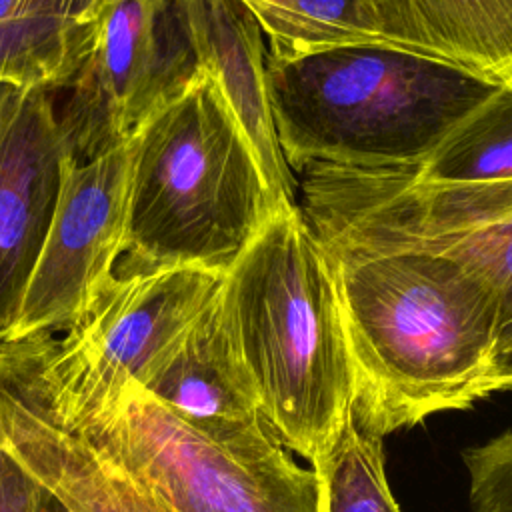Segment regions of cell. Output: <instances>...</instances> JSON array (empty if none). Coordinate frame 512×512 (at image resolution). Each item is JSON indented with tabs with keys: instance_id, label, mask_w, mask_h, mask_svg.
Returning a JSON list of instances; mask_svg holds the SVG:
<instances>
[{
	"instance_id": "1",
	"label": "cell",
	"mask_w": 512,
	"mask_h": 512,
	"mask_svg": "<svg viewBox=\"0 0 512 512\" xmlns=\"http://www.w3.org/2000/svg\"><path fill=\"white\" fill-rule=\"evenodd\" d=\"M352 368V418L384 438L494 390L500 310L460 262L422 250L324 246Z\"/></svg>"
},
{
	"instance_id": "2",
	"label": "cell",
	"mask_w": 512,
	"mask_h": 512,
	"mask_svg": "<svg viewBox=\"0 0 512 512\" xmlns=\"http://www.w3.org/2000/svg\"><path fill=\"white\" fill-rule=\"evenodd\" d=\"M0 378L144 480L174 512H316L318 484L264 422L232 442L190 426L60 332L0 342Z\"/></svg>"
},
{
	"instance_id": "3",
	"label": "cell",
	"mask_w": 512,
	"mask_h": 512,
	"mask_svg": "<svg viewBox=\"0 0 512 512\" xmlns=\"http://www.w3.org/2000/svg\"><path fill=\"white\" fill-rule=\"evenodd\" d=\"M220 304L266 424L312 464L352 412V368L332 260L300 206L264 222Z\"/></svg>"
},
{
	"instance_id": "4",
	"label": "cell",
	"mask_w": 512,
	"mask_h": 512,
	"mask_svg": "<svg viewBox=\"0 0 512 512\" xmlns=\"http://www.w3.org/2000/svg\"><path fill=\"white\" fill-rule=\"evenodd\" d=\"M278 142L290 170L416 168L498 86L444 60L380 44L266 54Z\"/></svg>"
},
{
	"instance_id": "5",
	"label": "cell",
	"mask_w": 512,
	"mask_h": 512,
	"mask_svg": "<svg viewBox=\"0 0 512 512\" xmlns=\"http://www.w3.org/2000/svg\"><path fill=\"white\" fill-rule=\"evenodd\" d=\"M132 138L120 270L194 266L224 274L282 208L252 144L204 70Z\"/></svg>"
},
{
	"instance_id": "6",
	"label": "cell",
	"mask_w": 512,
	"mask_h": 512,
	"mask_svg": "<svg viewBox=\"0 0 512 512\" xmlns=\"http://www.w3.org/2000/svg\"><path fill=\"white\" fill-rule=\"evenodd\" d=\"M300 174L298 204L324 246L422 250L460 262L498 300V362L512 350V180L436 184L410 170L320 164Z\"/></svg>"
},
{
	"instance_id": "7",
	"label": "cell",
	"mask_w": 512,
	"mask_h": 512,
	"mask_svg": "<svg viewBox=\"0 0 512 512\" xmlns=\"http://www.w3.org/2000/svg\"><path fill=\"white\" fill-rule=\"evenodd\" d=\"M174 0H104L58 124L78 162L128 142L198 72Z\"/></svg>"
},
{
	"instance_id": "8",
	"label": "cell",
	"mask_w": 512,
	"mask_h": 512,
	"mask_svg": "<svg viewBox=\"0 0 512 512\" xmlns=\"http://www.w3.org/2000/svg\"><path fill=\"white\" fill-rule=\"evenodd\" d=\"M132 164L134 138L84 162L66 154L48 234L2 340L70 328L110 280L126 246Z\"/></svg>"
},
{
	"instance_id": "9",
	"label": "cell",
	"mask_w": 512,
	"mask_h": 512,
	"mask_svg": "<svg viewBox=\"0 0 512 512\" xmlns=\"http://www.w3.org/2000/svg\"><path fill=\"white\" fill-rule=\"evenodd\" d=\"M68 152L52 92L18 88L0 140V340L48 234Z\"/></svg>"
},
{
	"instance_id": "10",
	"label": "cell",
	"mask_w": 512,
	"mask_h": 512,
	"mask_svg": "<svg viewBox=\"0 0 512 512\" xmlns=\"http://www.w3.org/2000/svg\"><path fill=\"white\" fill-rule=\"evenodd\" d=\"M222 276L194 266L120 270L60 334L86 360L132 378L214 298Z\"/></svg>"
},
{
	"instance_id": "11",
	"label": "cell",
	"mask_w": 512,
	"mask_h": 512,
	"mask_svg": "<svg viewBox=\"0 0 512 512\" xmlns=\"http://www.w3.org/2000/svg\"><path fill=\"white\" fill-rule=\"evenodd\" d=\"M0 450L66 512H174L144 480L2 378Z\"/></svg>"
},
{
	"instance_id": "12",
	"label": "cell",
	"mask_w": 512,
	"mask_h": 512,
	"mask_svg": "<svg viewBox=\"0 0 512 512\" xmlns=\"http://www.w3.org/2000/svg\"><path fill=\"white\" fill-rule=\"evenodd\" d=\"M136 380L174 414L218 442L238 440L266 422L226 322L220 288Z\"/></svg>"
},
{
	"instance_id": "13",
	"label": "cell",
	"mask_w": 512,
	"mask_h": 512,
	"mask_svg": "<svg viewBox=\"0 0 512 512\" xmlns=\"http://www.w3.org/2000/svg\"><path fill=\"white\" fill-rule=\"evenodd\" d=\"M198 68L220 88L252 144L282 208L298 206V182L284 160L266 80V36L240 0H174Z\"/></svg>"
},
{
	"instance_id": "14",
	"label": "cell",
	"mask_w": 512,
	"mask_h": 512,
	"mask_svg": "<svg viewBox=\"0 0 512 512\" xmlns=\"http://www.w3.org/2000/svg\"><path fill=\"white\" fill-rule=\"evenodd\" d=\"M382 36L490 82L512 80V0H370Z\"/></svg>"
},
{
	"instance_id": "15",
	"label": "cell",
	"mask_w": 512,
	"mask_h": 512,
	"mask_svg": "<svg viewBox=\"0 0 512 512\" xmlns=\"http://www.w3.org/2000/svg\"><path fill=\"white\" fill-rule=\"evenodd\" d=\"M240 2L260 22L268 56L290 58L348 44L392 46L380 32L370 0Z\"/></svg>"
},
{
	"instance_id": "16",
	"label": "cell",
	"mask_w": 512,
	"mask_h": 512,
	"mask_svg": "<svg viewBox=\"0 0 512 512\" xmlns=\"http://www.w3.org/2000/svg\"><path fill=\"white\" fill-rule=\"evenodd\" d=\"M410 172L436 184L512 180V80L498 84Z\"/></svg>"
},
{
	"instance_id": "17",
	"label": "cell",
	"mask_w": 512,
	"mask_h": 512,
	"mask_svg": "<svg viewBox=\"0 0 512 512\" xmlns=\"http://www.w3.org/2000/svg\"><path fill=\"white\" fill-rule=\"evenodd\" d=\"M92 20L42 18L0 26V84L66 88L90 50Z\"/></svg>"
},
{
	"instance_id": "18",
	"label": "cell",
	"mask_w": 512,
	"mask_h": 512,
	"mask_svg": "<svg viewBox=\"0 0 512 512\" xmlns=\"http://www.w3.org/2000/svg\"><path fill=\"white\" fill-rule=\"evenodd\" d=\"M316 512H402L384 472L382 438L344 422L336 440L314 458Z\"/></svg>"
},
{
	"instance_id": "19",
	"label": "cell",
	"mask_w": 512,
	"mask_h": 512,
	"mask_svg": "<svg viewBox=\"0 0 512 512\" xmlns=\"http://www.w3.org/2000/svg\"><path fill=\"white\" fill-rule=\"evenodd\" d=\"M472 512H512V430L462 452Z\"/></svg>"
},
{
	"instance_id": "20",
	"label": "cell",
	"mask_w": 512,
	"mask_h": 512,
	"mask_svg": "<svg viewBox=\"0 0 512 512\" xmlns=\"http://www.w3.org/2000/svg\"><path fill=\"white\" fill-rule=\"evenodd\" d=\"M104 0H0V26L62 18V20H92Z\"/></svg>"
},
{
	"instance_id": "21",
	"label": "cell",
	"mask_w": 512,
	"mask_h": 512,
	"mask_svg": "<svg viewBox=\"0 0 512 512\" xmlns=\"http://www.w3.org/2000/svg\"><path fill=\"white\" fill-rule=\"evenodd\" d=\"M42 488L0 450V512H36Z\"/></svg>"
},
{
	"instance_id": "22",
	"label": "cell",
	"mask_w": 512,
	"mask_h": 512,
	"mask_svg": "<svg viewBox=\"0 0 512 512\" xmlns=\"http://www.w3.org/2000/svg\"><path fill=\"white\" fill-rule=\"evenodd\" d=\"M16 94H18V88L0 84V140H2V134L8 126V120H10L14 102H16Z\"/></svg>"
},
{
	"instance_id": "23",
	"label": "cell",
	"mask_w": 512,
	"mask_h": 512,
	"mask_svg": "<svg viewBox=\"0 0 512 512\" xmlns=\"http://www.w3.org/2000/svg\"><path fill=\"white\" fill-rule=\"evenodd\" d=\"M494 390H512V350H508L496 366Z\"/></svg>"
},
{
	"instance_id": "24",
	"label": "cell",
	"mask_w": 512,
	"mask_h": 512,
	"mask_svg": "<svg viewBox=\"0 0 512 512\" xmlns=\"http://www.w3.org/2000/svg\"><path fill=\"white\" fill-rule=\"evenodd\" d=\"M36 512H66L50 494H46L44 490L38 496V504H36Z\"/></svg>"
}]
</instances>
